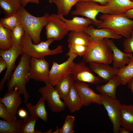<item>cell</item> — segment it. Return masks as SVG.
<instances>
[{"instance_id":"39","label":"cell","mask_w":133,"mask_h":133,"mask_svg":"<svg viewBox=\"0 0 133 133\" xmlns=\"http://www.w3.org/2000/svg\"><path fill=\"white\" fill-rule=\"evenodd\" d=\"M7 63L3 58L1 57H0V74L2 71L5 69L7 68Z\"/></svg>"},{"instance_id":"45","label":"cell","mask_w":133,"mask_h":133,"mask_svg":"<svg viewBox=\"0 0 133 133\" xmlns=\"http://www.w3.org/2000/svg\"><path fill=\"white\" fill-rule=\"evenodd\" d=\"M119 133H130L126 129L123 127L120 128Z\"/></svg>"},{"instance_id":"47","label":"cell","mask_w":133,"mask_h":133,"mask_svg":"<svg viewBox=\"0 0 133 133\" xmlns=\"http://www.w3.org/2000/svg\"><path fill=\"white\" fill-rule=\"evenodd\" d=\"M48 1L50 3H53V0H46Z\"/></svg>"},{"instance_id":"28","label":"cell","mask_w":133,"mask_h":133,"mask_svg":"<svg viewBox=\"0 0 133 133\" xmlns=\"http://www.w3.org/2000/svg\"><path fill=\"white\" fill-rule=\"evenodd\" d=\"M19 0H0V7L8 16L17 13L22 6Z\"/></svg>"},{"instance_id":"38","label":"cell","mask_w":133,"mask_h":133,"mask_svg":"<svg viewBox=\"0 0 133 133\" xmlns=\"http://www.w3.org/2000/svg\"><path fill=\"white\" fill-rule=\"evenodd\" d=\"M123 46L125 52L128 54L133 53V31L130 37L126 38L124 40Z\"/></svg>"},{"instance_id":"1","label":"cell","mask_w":133,"mask_h":133,"mask_svg":"<svg viewBox=\"0 0 133 133\" xmlns=\"http://www.w3.org/2000/svg\"><path fill=\"white\" fill-rule=\"evenodd\" d=\"M21 55L18 65L8 80L7 91L17 88L20 94L23 95L24 102L26 104L30 97L26 85L29 82L28 74L32 57L24 53Z\"/></svg>"},{"instance_id":"8","label":"cell","mask_w":133,"mask_h":133,"mask_svg":"<svg viewBox=\"0 0 133 133\" xmlns=\"http://www.w3.org/2000/svg\"><path fill=\"white\" fill-rule=\"evenodd\" d=\"M49 63L44 59L32 57L28 74L29 82L30 79L36 81L50 83Z\"/></svg>"},{"instance_id":"37","label":"cell","mask_w":133,"mask_h":133,"mask_svg":"<svg viewBox=\"0 0 133 133\" xmlns=\"http://www.w3.org/2000/svg\"><path fill=\"white\" fill-rule=\"evenodd\" d=\"M0 117L7 121L11 122L17 119L7 110L6 106L0 102Z\"/></svg>"},{"instance_id":"20","label":"cell","mask_w":133,"mask_h":133,"mask_svg":"<svg viewBox=\"0 0 133 133\" xmlns=\"http://www.w3.org/2000/svg\"><path fill=\"white\" fill-rule=\"evenodd\" d=\"M63 100L66 106L71 113L79 111L83 106L74 84L72 86L67 96Z\"/></svg>"},{"instance_id":"7","label":"cell","mask_w":133,"mask_h":133,"mask_svg":"<svg viewBox=\"0 0 133 133\" xmlns=\"http://www.w3.org/2000/svg\"><path fill=\"white\" fill-rule=\"evenodd\" d=\"M45 26L47 39L61 40L69 31L65 22L58 14L49 15Z\"/></svg>"},{"instance_id":"16","label":"cell","mask_w":133,"mask_h":133,"mask_svg":"<svg viewBox=\"0 0 133 133\" xmlns=\"http://www.w3.org/2000/svg\"><path fill=\"white\" fill-rule=\"evenodd\" d=\"M133 8L130 0H109L106 6H102V13L116 15L125 13Z\"/></svg>"},{"instance_id":"30","label":"cell","mask_w":133,"mask_h":133,"mask_svg":"<svg viewBox=\"0 0 133 133\" xmlns=\"http://www.w3.org/2000/svg\"><path fill=\"white\" fill-rule=\"evenodd\" d=\"M11 33V30L4 27L0 24V49L7 50L13 46Z\"/></svg>"},{"instance_id":"41","label":"cell","mask_w":133,"mask_h":133,"mask_svg":"<svg viewBox=\"0 0 133 133\" xmlns=\"http://www.w3.org/2000/svg\"><path fill=\"white\" fill-rule=\"evenodd\" d=\"M108 0H80L78 2L85 1H92L98 3H99L100 4V5L102 6H106L107 4Z\"/></svg>"},{"instance_id":"23","label":"cell","mask_w":133,"mask_h":133,"mask_svg":"<svg viewBox=\"0 0 133 133\" xmlns=\"http://www.w3.org/2000/svg\"><path fill=\"white\" fill-rule=\"evenodd\" d=\"M121 126L130 133L133 131V105L121 104L120 110Z\"/></svg>"},{"instance_id":"32","label":"cell","mask_w":133,"mask_h":133,"mask_svg":"<svg viewBox=\"0 0 133 133\" xmlns=\"http://www.w3.org/2000/svg\"><path fill=\"white\" fill-rule=\"evenodd\" d=\"M38 120V118L30 115L27 116L23 120L21 133H43L35 129V124Z\"/></svg>"},{"instance_id":"46","label":"cell","mask_w":133,"mask_h":133,"mask_svg":"<svg viewBox=\"0 0 133 133\" xmlns=\"http://www.w3.org/2000/svg\"><path fill=\"white\" fill-rule=\"evenodd\" d=\"M60 129L57 126H56V130L54 132L52 133H60Z\"/></svg>"},{"instance_id":"9","label":"cell","mask_w":133,"mask_h":133,"mask_svg":"<svg viewBox=\"0 0 133 133\" xmlns=\"http://www.w3.org/2000/svg\"><path fill=\"white\" fill-rule=\"evenodd\" d=\"M102 6L92 1H79L75 5V9L71 13L73 15H81L91 19L94 22V25L97 27L102 21L96 18L98 14L102 12Z\"/></svg>"},{"instance_id":"40","label":"cell","mask_w":133,"mask_h":133,"mask_svg":"<svg viewBox=\"0 0 133 133\" xmlns=\"http://www.w3.org/2000/svg\"><path fill=\"white\" fill-rule=\"evenodd\" d=\"M41 0H22L20 2L22 6L24 7L29 3L38 4Z\"/></svg>"},{"instance_id":"10","label":"cell","mask_w":133,"mask_h":133,"mask_svg":"<svg viewBox=\"0 0 133 133\" xmlns=\"http://www.w3.org/2000/svg\"><path fill=\"white\" fill-rule=\"evenodd\" d=\"M42 97L46 101L48 106L52 112H60L64 110L66 106L57 90L50 83L40 88L38 90Z\"/></svg>"},{"instance_id":"26","label":"cell","mask_w":133,"mask_h":133,"mask_svg":"<svg viewBox=\"0 0 133 133\" xmlns=\"http://www.w3.org/2000/svg\"><path fill=\"white\" fill-rule=\"evenodd\" d=\"M23 121L21 119H17L11 122L0 119V133H21Z\"/></svg>"},{"instance_id":"18","label":"cell","mask_w":133,"mask_h":133,"mask_svg":"<svg viewBox=\"0 0 133 133\" xmlns=\"http://www.w3.org/2000/svg\"><path fill=\"white\" fill-rule=\"evenodd\" d=\"M91 70L101 78L104 82H107L117 75L119 69L111 67L109 65L94 62L89 63Z\"/></svg>"},{"instance_id":"5","label":"cell","mask_w":133,"mask_h":133,"mask_svg":"<svg viewBox=\"0 0 133 133\" xmlns=\"http://www.w3.org/2000/svg\"><path fill=\"white\" fill-rule=\"evenodd\" d=\"M112 50L105 39L91 40L83 56L86 63L109 65L113 61Z\"/></svg>"},{"instance_id":"34","label":"cell","mask_w":133,"mask_h":133,"mask_svg":"<svg viewBox=\"0 0 133 133\" xmlns=\"http://www.w3.org/2000/svg\"><path fill=\"white\" fill-rule=\"evenodd\" d=\"M25 32L24 28L21 22L11 31V35L13 45L20 47L22 37Z\"/></svg>"},{"instance_id":"21","label":"cell","mask_w":133,"mask_h":133,"mask_svg":"<svg viewBox=\"0 0 133 133\" xmlns=\"http://www.w3.org/2000/svg\"><path fill=\"white\" fill-rule=\"evenodd\" d=\"M59 15L65 22L69 31H84L89 25L94 24L92 20L86 17L76 16L73 17L72 19H67L64 18L63 16Z\"/></svg>"},{"instance_id":"3","label":"cell","mask_w":133,"mask_h":133,"mask_svg":"<svg viewBox=\"0 0 133 133\" xmlns=\"http://www.w3.org/2000/svg\"><path fill=\"white\" fill-rule=\"evenodd\" d=\"M17 12L25 32L30 36L34 44H38L41 41V32L47 24L49 14L46 13L41 17H35L30 14L22 6Z\"/></svg>"},{"instance_id":"35","label":"cell","mask_w":133,"mask_h":133,"mask_svg":"<svg viewBox=\"0 0 133 133\" xmlns=\"http://www.w3.org/2000/svg\"><path fill=\"white\" fill-rule=\"evenodd\" d=\"M75 119L74 116L67 115L63 126L60 129V133H74L73 126Z\"/></svg>"},{"instance_id":"36","label":"cell","mask_w":133,"mask_h":133,"mask_svg":"<svg viewBox=\"0 0 133 133\" xmlns=\"http://www.w3.org/2000/svg\"><path fill=\"white\" fill-rule=\"evenodd\" d=\"M69 51L80 57L83 56L87 50V46L74 44H68Z\"/></svg>"},{"instance_id":"43","label":"cell","mask_w":133,"mask_h":133,"mask_svg":"<svg viewBox=\"0 0 133 133\" xmlns=\"http://www.w3.org/2000/svg\"><path fill=\"white\" fill-rule=\"evenodd\" d=\"M125 14L129 18H133V8L127 11Z\"/></svg>"},{"instance_id":"19","label":"cell","mask_w":133,"mask_h":133,"mask_svg":"<svg viewBox=\"0 0 133 133\" xmlns=\"http://www.w3.org/2000/svg\"><path fill=\"white\" fill-rule=\"evenodd\" d=\"M90 36L91 40H98L105 38L119 39L122 36L109 28L103 27L96 29L92 25L88 26L84 31Z\"/></svg>"},{"instance_id":"2","label":"cell","mask_w":133,"mask_h":133,"mask_svg":"<svg viewBox=\"0 0 133 133\" xmlns=\"http://www.w3.org/2000/svg\"><path fill=\"white\" fill-rule=\"evenodd\" d=\"M32 40L30 36L25 32L21 40L20 45L23 53L32 57L43 59L47 56L61 53L63 52V47L61 45L58 46L54 49H50V45L55 41L54 39L41 41L36 44L33 43Z\"/></svg>"},{"instance_id":"12","label":"cell","mask_w":133,"mask_h":133,"mask_svg":"<svg viewBox=\"0 0 133 133\" xmlns=\"http://www.w3.org/2000/svg\"><path fill=\"white\" fill-rule=\"evenodd\" d=\"M102 105L106 110L113 126L114 133H118L121 126L120 123V110L121 104L118 100L111 98L101 94Z\"/></svg>"},{"instance_id":"6","label":"cell","mask_w":133,"mask_h":133,"mask_svg":"<svg viewBox=\"0 0 133 133\" xmlns=\"http://www.w3.org/2000/svg\"><path fill=\"white\" fill-rule=\"evenodd\" d=\"M66 55L69 57L65 62L60 64L55 61L52 62L49 77L50 83L54 86L62 79L71 74L75 63L73 60L78 56L69 51Z\"/></svg>"},{"instance_id":"17","label":"cell","mask_w":133,"mask_h":133,"mask_svg":"<svg viewBox=\"0 0 133 133\" xmlns=\"http://www.w3.org/2000/svg\"><path fill=\"white\" fill-rule=\"evenodd\" d=\"M105 39L112 51L113 67L119 69L125 67L129 63L130 57L133 54L123 52L115 45L112 40L108 38Z\"/></svg>"},{"instance_id":"44","label":"cell","mask_w":133,"mask_h":133,"mask_svg":"<svg viewBox=\"0 0 133 133\" xmlns=\"http://www.w3.org/2000/svg\"><path fill=\"white\" fill-rule=\"evenodd\" d=\"M127 84L128 87L131 89V92L133 93V77L130 79Z\"/></svg>"},{"instance_id":"4","label":"cell","mask_w":133,"mask_h":133,"mask_svg":"<svg viewBox=\"0 0 133 133\" xmlns=\"http://www.w3.org/2000/svg\"><path fill=\"white\" fill-rule=\"evenodd\" d=\"M100 18L102 21L98 28H109L126 38L130 37L133 31V20L128 18L125 13L116 15L103 14Z\"/></svg>"},{"instance_id":"31","label":"cell","mask_w":133,"mask_h":133,"mask_svg":"<svg viewBox=\"0 0 133 133\" xmlns=\"http://www.w3.org/2000/svg\"><path fill=\"white\" fill-rule=\"evenodd\" d=\"M129 63L124 67L120 69L117 74L121 82V84L125 85L133 77V54L130 57Z\"/></svg>"},{"instance_id":"29","label":"cell","mask_w":133,"mask_h":133,"mask_svg":"<svg viewBox=\"0 0 133 133\" xmlns=\"http://www.w3.org/2000/svg\"><path fill=\"white\" fill-rule=\"evenodd\" d=\"M80 0H53V3L56 6L58 14L63 16L67 15L72 7Z\"/></svg>"},{"instance_id":"24","label":"cell","mask_w":133,"mask_h":133,"mask_svg":"<svg viewBox=\"0 0 133 133\" xmlns=\"http://www.w3.org/2000/svg\"><path fill=\"white\" fill-rule=\"evenodd\" d=\"M26 106L30 115L45 122H47L48 114L45 107V100L42 97L40 98L35 105L29 103L26 104Z\"/></svg>"},{"instance_id":"14","label":"cell","mask_w":133,"mask_h":133,"mask_svg":"<svg viewBox=\"0 0 133 133\" xmlns=\"http://www.w3.org/2000/svg\"><path fill=\"white\" fill-rule=\"evenodd\" d=\"M75 86L83 106L86 107L91 103L102 105L101 94H98L90 87L85 83L76 82L74 83Z\"/></svg>"},{"instance_id":"42","label":"cell","mask_w":133,"mask_h":133,"mask_svg":"<svg viewBox=\"0 0 133 133\" xmlns=\"http://www.w3.org/2000/svg\"><path fill=\"white\" fill-rule=\"evenodd\" d=\"M27 112L23 109H20L18 112V116L21 118H25L27 116Z\"/></svg>"},{"instance_id":"25","label":"cell","mask_w":133,"mask_h":133,"mask_svg":"<svg viewBox=\"0 0 133 133\" xmlns=\"http://www.w3.org/2000/svg\"><path fill=\"white\" fill-rule=\"evenodd\" d=\"M91 40L90 35L84 31H71L69 34L67 41L68 44H74L88 46Z\"/></svg>"},{"instance_id":"11","label":"cell","mask_w":133,"mask_h":133,"mask_svg":"<svg viewBox=\"0 0 133 133\" xmlns=\"http://www.w3.org/2000/svg\"><path fill=\"white\" fill-rule=\"evenodd\" d=\"M86 63L83 60L79 63H75L71 73L74 81L97 85L104 82L101 78L92 73L91 69L86 66Z\"/></svg>"},{"instance_id":"27","label":"cell","mask_w":133,"mask_h":133,"mask_svg":"<svg viewBox=\"0 0 133 133\" xmlns=\"http://www.w3.org/2000/svg\"><path fill=\"white\" fill-rule=\"evenodd\" d=\"M74 81L71 74L64 78L54 86L61 99H63L67 95Z\"/></svg>"},{"instance_id":"33","label":"cell","mask_w":133,"mask_h":133,"mask_svg":"<svg viewBox=\"0 0 133 133\" xmlns=\"http://www.w3.org/2000/svg\"><path fill=\"white\" fill-rule=\"evenodd\" d=\"M20 22L17 12L12 15L0 19V24L4 27L11 31Z\"/></svg>"},{"instance_id":"13","label":"cell","mask_w":133,"mask_h":133,"mask_svg":"<svg viewBox=\"0 0 133 133\" xmlns=\"http://www.w3.org/2000/svg\"><path fill=\"white\" fill-rule=\"evenodd\" d=\"M23 53L20 46L17 47L13 45L10 49L7 50L0 49V56L3 58L7 64L6 71L0 82V91L3 89L4 83L10 78L12 71L15 69L16 67L15 63L17 58Z\"/></svg>"},{"instance_id":"22","label":"cell","mask_w":133,"mask_h":133,"mask_svg":"<svg viewBox=\"0 0 133 133\" xmlns=\"http://www.w3.org/2000/svg\"><path fill=\"white\" fill-rule=\"evenodd\" d=\"M121 84L120 79L117 75L107 81L105 84L97 85L96 89L101 94L107 96L111 98L116 100V91L117 86Z\"/></svg>"},{"instance_id":"15","label":"cell","mask_w":133,"mask_h":133,"mask_svg":"<svg viewBox=\"0 0 133 133\" xmlns=\"http://www.w3.org/2000/svg\"><path fill=\"white\" fill-rule=\"evenodd\" d=\"M7 92L3 97L0 98V102L4 104L9 112L16 118L17 109L22 102V98L20 96L21 94L16 87Z\"/></svg>"},{"instance_id":"48","label":"cell","mask_w":133,"mask_h":133,"mask_svg":"<svg viewBox=\"0 0 133 133\" xmlns=\"http://www.w3.org/2000/svg\"><path fill=\"white\" fill-rule=\"evenodd\" d=\"M130 0L132 1L133 2V0Z\"/></svg>"},{"instance_id":"49","label":"cell","mask_w":133,"mask_h":133,"mask_svg":"<svg viewBox=\"0 0 133 133\" xmlns=\"http://www.w3.org/2000/svg\"><path fill=\"white\" fill-rule=\"evenodd\" d=\"M20 1H21V0H19Z\"/></svg>"}]
</instances>
